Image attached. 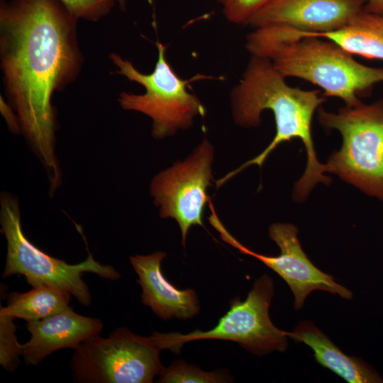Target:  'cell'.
<instances>
[{
  "mask_svg": "<svg viewBox=\"0 0 383 383\" xmlns=\"http://www.w3.org/2000/svg\"><path fill=\"white\" fill-rule=\"evenodd\" d=\"M318 118L343 138L340 149L324 165L325 172L383 201V99L345 106L336 113L319 108Z\"/></svg>",
  "mask_w": 383,
  "mask_h": 383,
  "instance_id": "277c9868",
  "label": "cell"
},
{
  "mask_svg": "<svg viewBox=\"0 0 383 383\" xmlns=\"http://www.w3.org/2000/svg\"><path fill=\"white\" fill-rule=\"evenodd\" d=\"M213 156V146L205 138L184 160L160 172L150 183V194L160 216L177 222L184 246L189 228L204 226V211L210 201L206 192L212 180Z\"/></svg>",
  "mask_w": 383,
  "mask_h": 383,
  "instance_id": "9c48e42d",
  "label": "cell"
},
{
  "mask_svg": "<svg viewBox=\"0 0 383 383\" xmlns=\"http://www.w3.org/2000/svg\"><path fill=\"white\" fill-rule=\"evenodd\" d=\"M0 204L1 231L7 245L2 277L21 274L32 287L42 284L58 287L74 296L81 304L88 306L91 304V294L82 279L83 273H94L111 280L121 277L113 267L100 263L91 254L84 261L71 265L44 252L23 232L17 198L3 192Z\"/></svg>",
  "mask_w": 383,
  "mask_h": 383,
  "instance_id": "8992f818",
  "label": "cell"
},
{
  "mask_svg": "<svg viewBox=\"0 0 383 383\" xmlns=\"http://www.w3.org/2000/svg\"><path fill=\"white\" fill-rule=\"evenodd\" d=\"M78 19L96 22L107 16L116 0H60Z\"/></svg>",
  "mask_w": 383,
  "mask_h": 383,
  "instance_id": "d6986e66",
  "label": "cell"
},
{
  "mask_svg": "<svg viewBox=\"0 0 383 383\" xmlns=\"http://www.w3.org/2000/svg\"><path fill=\"white\" fill-rule=\"evenodd\" d=\"M223 240L240 252L252 256L278 274L288 284L294 294V306L299 310L313 291L321 290L336 294L345 299L353 298V292L336 282L333 277L320 270L308 258L297 237V228L290 223H275L269 228V236L280 249L277 256L255 252L238 242L220 221L216 211L209 217Z\"/></svg>",
  "mask_w": 383,
  "mask_h": 383,
  "instance_id": "30bf717a",
  "label": "cell"
},
{
  "mask_svg": "<svg viewBox=\"0 0 383 383\" xmlns=\"http://www.w3.org/2000/svg\"><path fill=\"white\" fill-rule=\"evenodd\" d=\"M365 0H272L245 23L253 28L284 25L313 33L337 30L364 10Z\"/></svg>",
  "mask_w": 383,
  "mask_h": 383,
  "instance_id": "8fae6325",
  "label": "cell"
},
{
  "mask_svg": "<svg viewBox=\"0 0 383 383\" xmlns=\"http://www.w3.org/2000/svg\"><path fill=\"white\" fill-rule=\"evenodd\" d=\"M15 318L0 311V363L8 371L19 365L21 345L16 335Z\"/></svg>",
  "mask_w": 383,
  "mask_h": 383,
  "instance_id": "ac0fdd59",
  "label": "cell"
},
{
  "mask_svg": "<svg viewBox=\"0 0 383 383\" xmlns=\"http://www.w3.org/2000/svg\"><path fill=\"white\" fill-rule=\"evenodd\" d=\"M245 48L269 60L285 78L309 81L323 90V96L340 98L345 106L359 104L358 96L383 83V68L361 64L333 41L288 26L255 28Z\"/></svg>",
  "mask_w": 383,
  "mask_h": 383,
  "instance_id": "3957f363",
  "label": "cell"
},
{
  "mask_svg": "<svg viewBox=\"0 0 383 383\" xmlns=\"http://www.w3.org/2000/svg\"><path fill=\"white\" fill-rule=\"evenodd\" d=\"M161 350L151 337L119 328L106 338L94 335L74 349L73 378L77 382L150 383L163 369Z\"/></svg>",
  "mask_w": 383,
  "mask_h": 383,
  "instance_id": "ba28073f",
  "label": "cell"
},
{
  "mask_svg": "<svg viewBox=\"0 0 383 383\" xmlns=\"http://www.w3.org/2000/svg\"><path fill=\"white\" fill-rule=\"evenodd\" d=\"M159 376L157 382L161 383H218L229 379L221 372H205L183 360L174 361L168 367H163Z\"/></svg>",
  "mask_w": 383,
  "mask_h": 383,
  "instance_id": "e0dca14e",
  "label": "cell"
},
{
  "mask_svg": "<svg viewBox=\"0 0 383 383\" xmlns=\"http://www.w3.org/2000/svg\"><path fill=\"white\" fill-rule=\"evenodd\" d=\"M78 20L60 0H0V68L7 103L46 172L51 194L62 182L52 99L82 69Z\"/></svg>",
  "mask_w": 383,
  "mask_h": 383,
  "instance_id": "6da1fadb",
  "label": "cell"
},
{
  "mask_svg": "<svg viewBox=\"0 0 383 383\" xmlns=\"http://www.w3.org/2000/svg\"><path fill=\"white\" fill-rule=\"evenodd\" d=\"M220 4L223 5L226 0H216Z\"/></svg>",
  "mask_w": 383,
  "mask_h": 383,
  "instance_id": "cb8c5ba5",
  "label": "cell"
},
{
  "mask_svg": "<svg viewBox=\"0 0 383 383\" xmlns=\"http://www.w3.org/2000/svg\"><path fill=\"white\" fill-rule=\"evenodd\" d=\"M326 101L320 90H304L288 85L285 77L267 59L251 55L239 82L231 92V105L236 124L254 127L261 123V114L270 110L276 133L271 143L258 155L216 181L217 188L246 167H261L268 155L282 143L300 139L306 153V166L294 189V198L304 200L318 184H329L325 167L317 157L312 137V119Z\"/></svg>",
  "mask_w": 383,
  "mask_h": 383,
  "instance_id": "7a4b0ae2",
  "label": "cell"
},
{
  "mask_svg": "<svg viewBox=\"0 0 383 383\" xmlns=\"http://www.w3.org/2000/svg\"><path fill=\"white\" fill-rule=\"evenodd\" d=\"M272 0H226L223 14L231 23L244 24Z\"/></svg>",
  "mask_w": 383,
  "mask_h": 383,
  "instance_id": "ffe728a7",
  "label": "cell"
},
{
  "mask_svg": "<svg viewBox=\"0 0 383 383\" xmlns=\"http://www.w3.org/2000/svg\"><path fill=\"white\" fill-rule=\"evenodd\" d=\"M274 294L272 279L267 274L257 278L243 301L235 297L229 310L215 327L206 331L196 329L187 334L153 332L150 336L160 350L179 353L187 342L217 339L230 340L258 356L287 348L289 332L274 326L269 316Z\"/></svg>",
  "mask_w": 383,
  "mask_h": 383,
  "instance_id": "52a82bcc",
  "label": "cell"
},
{
  "mask_svg": "<svg viewBox=\"0 0 383 383\" xmlns=\"http://www.w3.org/2000/svg\"><path fill=\"white\" fill-rule=\"evenodd\" d=\"M71 294L54 285L33 287L27 292H11L1 311L26 321L43 319L67 309Z\"/></svg>",
  "mask_w": 383,
  "mask_h": 383,
  "instance_id": "2e32d148",
  "label": "cell"
},
{
  "mask_svg": "<svg viewBox=\"0 0 383 383\" xmlns=\"http://www.w3.org/2000/svg\"><path fill=\"white\" fill-rule=\"evenodd\" d=\"M289 338L303 343L313 351L316 362L349 383H381L382 377L362 359L348 356L311 321H301Z\"/></svg>",
  "mask_w": 383,
  "mask_h": 383,
  "instance_id": "5bb4252c",
  "label": "cell"
},
{
  "mask_svg": "<svg viewBox=\"0 0 383 383\" xmlns=\"http://www.w3.org/2000/svg\"><path fill=\"white\" fill-rule=\"evenodd\" d=\"M166 256L165 252L157 251L130 257L143 290L142 302L164 320L192 318L200 310L197 294L192 289H177L167 280L161 270V263Z\"/></svg>",
  "mask_w": 383,
  "mask_h": 383,
  "instance_id": "4fadbf2b",
  "label": "cell"
},
{
  "mask_svg": "<svg viewBox=\"0 0 383 383\" xmlns=\"http://www.w3.org/2000/svg\"><path fill=\"white\" fill-rule=\"evenodd\" d=\"M306 33L330 40L352 55L383 60V16L363 10L337 30Z\"/></svg>",
  "mask_w": 383,
  "mask_h": 383,
  "instance_id": "9a60e30c",
  "label": "cell"
},
{
  "mask_svg": "<svg viewBox=\"0 0 383 383\" xmlns=\"http://www.w3.org/2000/svg\"><path fill=\"white\" fill-rule=\"evenodd\" d=\"M364 10L371 13L383 16V0H365Z\"/></svg>",
  "mask_w": 383,
  "mask_h": 383,
  "instance_id": "7402d4cb",
  "label": "cell"
},
{
  "mask_svg": "<svg viewBox=\"0 0 383 383\" xmlns=\"http://www.w3.org/2000/svg\"><path fill=\"white\" fill-rule=\"evenodd\" d=\"M155 45L157 60L150 74L140 72L131 61L116 52H111L109 58L118 68V74L145 89L143 94L121 92L118 97L120 106L124 110L149 116L152 121V135L159 140L189 128L196 117L205 115L206 109L198 97L187 89L190 82L203 76L181 79L166 59L167 47L159 40Z\"/></svg>",
  "mask_w": 383,
  "mask_h": 383,
  "instance_id": "5b68a950",
  "label": "cell"
},
{
  "mask_svg": "<svg viewBox=\"0 0 383 383\" xmlns=\"http://www.w3.org/2000/svg\"><path fill=\"white\" fill-rule=\"evenodd\" d=\"M102 328L99 319L82 316L69 306L43 319L27 321L30 338L21 345V355L26 364L37 365L58 350H74Z\"/></svg>",
  "mask_w": 383,
  "mask_h": 383,
  "instance_id": "7c38bea8",
  "label": "cell"
},
{
  "mask_svg": "<svg viewBox=\"0 0 383 383\" xmlns=\"http://www.w3.org/2000/svg\"><path fill=\"white\" fill-rule=\"evenodd\" d=\"M122 11H125L126 8V0H116Z\"/></svg>",
  "mask_w": 383,
  "mask_h": 383,
  "instance_id": "603a6c76",
  "label": "cell"
},
{
  "mask_svg": "<svg viewBox=\"0 0 383 383\" xmlns=\"http://www.w3.org/2000/svg\"><path fill=\"white\" fill-rule=\"evenodd\" d=\"M0 106L1 112L5 118L10 130L14 133H21L17 115L11 106L3 99L1 95L0 97Z\"/></svg>",
  "mask_w": 383,
  "mask_h": 383,
  "instance_id": "44dd1931",
  "label": "cell"
}]
</instances>
